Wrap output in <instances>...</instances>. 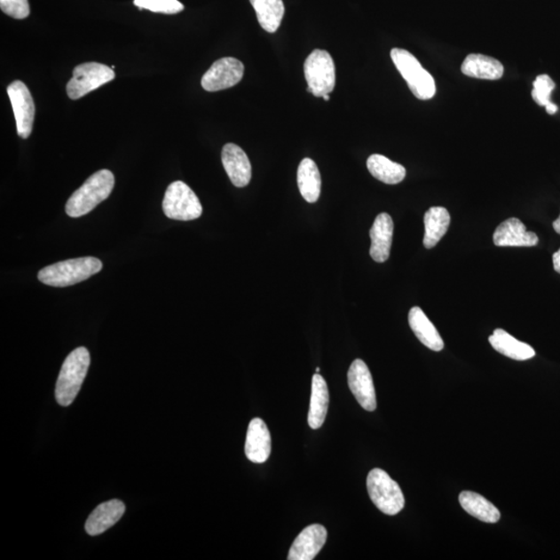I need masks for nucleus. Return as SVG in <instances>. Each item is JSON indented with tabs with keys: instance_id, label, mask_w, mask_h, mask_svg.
<instances>
[{
	"instance_id": "obj_5",
	"label": "nucleus",
	"mask_w": 560,
	"mask_h": 560,
	"mask_svg": "<svg viewBox=\"0 0 560 560\" xmlns=\"http://www.w3.org/2000/svg\"><path fill=\"white\" fill-rule=\"evenodd\" d=\"M367 487L369 498L385 515H398L405 507V497L397 482L383 469L368 473Z\"/></svg>"
},
{
	"instance_id": "obj_28",
	"label": "nucleus",
	"mask_w": 560,
	"mask_h": 560,
	"mask_svg": "<svg viewBox=\"0 0 560 560\" xmlns=\"http://www.w3.org/2000/svg\"><path fill=\"white\" fill-rule=\"evenodd\" d=\"M556 89V83L549 75H540L533 82V90L532 91V99L540 106L546 107L551 103V94Z\"/></svg>"
},
{
	"instance_id": "obj_19",
	"label": "nucleus",
	"mask_w": 560,
	"mask_h": 560,
	"mask_svg": "<svg viewBox=\"0 0 560 560\" xmlns=\"http://www.w3.org/2000/svg\"><path fill=\"white\" fill-rule=\"evenodd\" d=\"M464 75L485 80H498L503 76L504 67L500 60L484 54H469L461 67Z\"/></svg>"
},
{
	"instance_id": "obj_15",
	"label": "nucleus",
	"mask_w": 560,
	"mask_h": 560,
	"mask_svg": "<svg viewBox=\"0 0 560 560\" xmlns=\"http://www.w3.org/2000/svg\"><path fill=\"white\" fill-rule=\"evenodd\" d=\"M493 241L500 248H523L538 245L539 238L532 232H527L526 226L518 218H509L497 227Z\"/></svg>"
},
{
	"instance_id": "obj_12",
	"label": "nucleus",
	"mask_w": 560,
	"mask_h": 560,
	"mask_svg": "<svg viewBox=\"0 0 560 560\" xmlns=\"http://www.w3.org/2000/svg\"><path fill=\"white\" fill-rule=\"evenodd\" d=\"M327 531L319 525L307 526L300 532L288 552V560H312L322 550Z\"/></svg>"
},
{
	"instance_id": "obj_34",
	"label": "nucleus",
	"mask_w": 560,
	"mask_h": 560,
	"mask_svg": "<svg viewBox=\"0 0 560 560\" xmlns=\"http://www.w3.org/2000/svg\"><path fill=\"white\" fill-rule=\"evenodd\" d=\"M316 373H318V374L319 373V367L316 368Z\"/></svg>"
},
{
	"instance_id": "obj_4",
	"label": "nucleus",
	"mask_w": 560,
	"mask_h": 560,
	"mask_svg": "<svg viewBox=\"0 0 560 560\" xmlns=\"http://www.w3.org/2000/svg\"><path fill=\"white\" fill-rule=\"evenodd\" d=\"M393 64L407 83L417 99L430 100L435 96L436 84L432 75L424 70L420 61L405 49L393 48L390 52Z\"/></svg>"
},
{
	"instance_id": "obj_20",
	"label": "nucleus",
	"mask_w": 560,
	"mask_h": 560,
	"mask_svg": "<svg viewBox=\"0 0 560 560\" xmlns=\"http://www.w3.org/2000/svg\"><path fill=\"white\" fill-rule=\"evenodd\" d=\"M329 405V390L327 383L318 373L313 375L312 383V397L309 411L310 427L318 430L323 426L326 415H327Z\"/></svg>"
},
{
	"instance_id": "obj_2",
	"label": "nucleus",
	"mask_w": 560,
	"mask_h": 560,
	"mask_svg": "<svg viewBox=\"0 0 560 560\" xmlns=\"http://www.w3.org/2000/svg\"><path fill=\"white\" fill-rule=\"evenodd\" d=\"M102 262L96 257L85 256L59 262L42 269L38 279L43 284L57 288H65L79 284L99 273Z\"/></svg>"
},
{
	"instance_id": "obj_25",
	"label": "nucleus",
	"mask_w": 560,
	"mask_h": 560,
	"mask_svg": "<svg viewBox=\"0 0 560 560\" xmlns=\"http://www.w3.org/2000/svg\"><path fill=\"white\" fill-rule=\"evenodd\" d=\"M367 166L374 177L385 184L401 183L406 177V169L403 165L393 162L389 158L379 155V154L369 156Z\"/></svg>"
},
{
	"instance_id": "obj_31",
	"label": "nucleus",
	"mask_w": 560,
	"mask_h": 560,
	"mask_svg": "<svg viewBox=\"0 0 560 560\" xmlns=\"http://www.w3.org/2000/svg\"><path fill=\"white\" fill-rule=\"evenodd\" d=\"M545 108L547 110V113L551 115L556 114L558 110V107L556 106V104L552 102L550 104H548V106Z\"/></svg>"
},
{
	"instance_id": "obj_13",
	"label": "nucleus",
	"mask_w": 560,
	"mask_h": 560,
	"mask_svg": "<svg viewBox=\"0 0 560 560\" xmlns=\"http://www.w3.org/2000/svg\"><path fill=\"white\" fill-rule=\"evenodd\" d=\"M221 158L232 183L238 188L248 186L251 180V164L241 147L235 144H226Z\"/></svg>"
},
{
	"instance_id": "obj_3",
	"label": "nucleus",
	"mask_w": 560,
	"mask_h": 560,
	"mask_svg": "<svg viewBox=\"0 0 560 560\" xmlns=\"http://www.w3.org/2000/svg\"><path fill=\"white\" fill-rule=\"evenodd\" d=\"M90 365V352L84 347H79L67 355L55 387V398L60 406L67 407L76 398Z\"/></svg>"
},
{
	"instance_id": "obj_18",
	"label": "nucleus",
	"mask_w": 560,
	"mask_h": 560,
	"mask_svg": "<svg viewBox=\"0 0 560 560\" xmlns=\"http://www.w3.org/2000/svg\"><path fill=\"white\" fill-rule=\"evenodd\" d=\"M409 325L420 342L430 350L440 352L445 348L442 337L421 307H412L409 312Z\"/></svg>"
},
{
	"instance_id": "obj_6",
	"label": "nucleus",
	"mask_w": 560,
	"mask_h": 560,
	"mask_svg": "<svg viewBox=\"0 0 560 560\" xmlns=\"http://www.w3.org/2000/svg\"><path fill=\"white\" fill-rule=\"evenodd\" d=\"M304 75L311 94L318 98L330 94L335 86V66L329 52L313 51L305 60Z\"/></svg>"
},
{
	"instance_id": "obj_11",
	"label": "nucleus",
	"mask_w": 560,
	"mask_h": 560,
	"mask_svg": "<svg viewBox=\"0 0 560 560\" xmlns=\"http://www.w3.org/2000/svg\"><path fill=\"white\" fill-rule=\"evenodd\" d=\"M348 384L357 402L367 411L373 412L377 408L376 391L371 372L365 361L356 359L348 372Z\"/></svg>"
},
{
	"instance_id": "obj_29",
	"label": "nucleus",
	"mask_w": 560,
	"mask_h": 560,
	"mask_svg": "<svg viewBox=\"0 0 560 560\" xmlns=\"http://www.w3.org/2000/svg\"><path fill=\"white\" fill-rule=\"evenodd\" d=\"M0 8L4 14L14 20H26L29 16L28 0H0Z\"/></svg>"
},
{
	"instance_id": "obj_27",
	"label": "nucleus",
	"mask_w": 560,
	"mask_h": 560,
	"mask_svg": "<svg viewBox=\"0 0 560 560\" xmlns=\"http://www.w3.org/2000/svg\"><path fill=\"white\" fill-rule=\"evenodd\" d=\"M134 4L140 10L168 15L177 14L184 10V5L178 0H134Z\"/></svg>"
},
{
	"instance_id": "obj_17",
	"label": "nucleus",
	"mask_w": 560,
	"mask_h": 560,
	"mask_svg": "<svg viewBox=\"0 0 560 560\" xmlns=\"http://www.w3.org/2000/svg\"><path fill=\"white\" fill-rule=\"evenodd\" d=\"M126 507L121 501H110L98 506L85 523V531L90 535H99L113 527L125 514Z\"/></svg>"
},
{
	"instance_id": "obj_1",
	"label": "nucleus",
	"mask_w": 560,
	"mask_h": 560,
	"mask_svg": "<svg viewBox=\"0 0 560 560\" xmlns=\"http://www.w3.org/2000/svg\"><path fill=\"white\" fill-rule=\"evenodd\" d=\"M114 187V176L112 171L102 170L95 172L71 195L66 205L67 214L73 218L89 214L108 199Z\"/></svg>"
},
{
	"instance_id": "obj_8",
	"label": "nucleus",
	"mask_w": 560,
	"mask_h": 560,
	"mask_svg": "<svg viewBox=\"0 0 560 560\" xmlns=\"http://www.w3.org/2000/svg\"><path fill=\"white\" fill-rule=\"evenodd\" d=\"M115 77L113 67L99 63H84L74 69L73 76L67 84L70 99L77 100L100 86L113 82Z\"/></svg>"
},
{
	"instance_id": "obj_7",
	"label": "nucleus",
	"mask_w": 560,
	"mask_h": 560,
	"mask_svg": "<svg viewBox=\"0 0 560 560\" xmlns=\"http://www.w3.org/2000/svg\"><path fill=\"white\" fill-rule=\"evenodd\" d=\"M162 207L166 217L174 220H194L202 214L198 196L182 181L171 183L166 189Z\"/></svg>"
},
{
	"instance_id": "obj_26",
	"label": "nucleus",
	"mask_w": 560,
	"mask_h": 560,
	"mask_svg": "<svg viewBox=\"0 0 560 560\" xmlns=\"http://www.w3.org/2000/svg\"><path fill=\"white\" fill-rule=\"evenodd\" d=\"M254 7L258 23L266 30L273 34L280 28L285 15V4L282 0H250Z\"/></svg>"
},
{
	"instance_id": "obj_23",
	"label": "nucleus",
	"mask_w": 560,
	"mask_h": 560,
	"mask_svg": "<svg viewBox=\"0 0 560 560\" xmlns=\"http://www.w3.org/2000/svg\"><path fill=\"white\" fill-rule=\"evenodd\" d=\"M297 181L303 198L311 204L316 202L321 194L322 180L318 166L313 160L305 158L301 162L298 168Z\"/></svg>"
},
{
	"instance_id": "obj_24",
	"label": "nucleus",
	"mask_w": 560,
	"mask_h": 560,
	"mask_svg": "<svg viewBox=\"0 0 560 560\" xmlns=\"http://www.w3.org/2000/svg\"><path fill=\"white\" fill-rule=\"evenodd\" d=\"M461 507L465 512L485 523H497L501 520V512L485 497L475 492L464 491L459 496Z\"/></svg>"
},
{
	"instance_id": "obj_21",
	"label": "nucleus",
	"mask_w": 560,
	"mask_h": 560,
	"mask_svg": "<svg viewBox=\"0 0 560 560\" xmlns=\"http://www.w3.org/2000/svg\"><path fill=\"white\" fill-rule=\"evenodd\" d=\"M451 224V215L446 208L433 207L424 214V248L430 249L440 242Z\"/></svg>"
},
{
	"instance_id": "obj_14",
	"label": "nucleus",
	"mask_w": 560,
	"mask_h": 560,
	"mask_svg": "<svg viewBox=\"0 0 560 560\" xmlns=\"http://www.w3.org/2000/svg\"><path fill=\"white\" fill-rule=\"evenodd\" d=\"M271 454V435L266 423L261 418H255L248 426L245 442L246 457L252 463H264Z\"/></svg>"
},
{
	"instance_id": "obj_9",
	"label": "nucleus",
	"mask_w": 560,
	"mask_h": 560,
	"mask_svg": "<svg viewBox=\"0 0 560 560\" xmlns=\"http://www.w3.org/2000/svg\"><path fill=\"white\" fill-rule=\"evenodd\" d=\"M8 95L14 110L18 135L28 138L32 134L35 114L32 94L26 84L16 80L8 86Z\"/></svg>"
},
{
	"instance_id": "obj_10",
	"label": "nucleus",
	"mask_w": 560,
	"mask_h": 560,
	"mask_svg": "<svg viewBox=\"0 0 560 560\" xmlns=\"http://www.w3.org/2000/svg\"><path fill=\"white\" fill-rule=\"evenodd\" d=\"M244 75V65L237 59H220L212 65L201 78V86L207 91H218L233 88Z\"/></svg>"
},
{
	"instance_id": "obj_30",
	"label": "nucleus",
	"mask_w": 560,
	"mask_h": 560,
	"mask_svg": "<svg viewBox=\"0 0 560 560\" xmlns=\"http://www.w3.org/2000/svg\"><path fill=\"white\" fill-rule=\"evenodd\" d=\"M553 267L560 274V249L553 255Z\"/></svg>"
},
{
	"instance_id": "obj_32",
	"label": "nucleus",
	"mask_w": 560,
	"mask_h": 560,
	"mask_svg": "<svg viewBox=\"0 0 560 560\" xmlns=\"http://www.w3.org/2000/svg\"><path fill=\"white\" fill-rule=\"evenodd\" d=\"M553 227L554 230H556V232L560 235V215L559 217L556 221H554Z\"/></svg>"
},
{
	"instance_id": "obj_16",
	"label": "nucleus",
	"mask_w": 560,
	"mask_h": 560,
	"mask_svg": "<svg viewBox=\"0 0 560 560\" xmlns=\"http://www.w3.org/2000/svg\"><path fill=\"white\" fill-rule=\"evenodd\" d=\"M372 245L369 249L373 260L384 263L390 258L393 236V221L390 214L381 213L374 221L371 231Z\"/></svg>"
},
{
	"instance_id": "obj_22",
	"label": "nucleus",
	"mask_w": 560,
	"mask_h": 560,
	"mask_svg": "<svg viewBox=\"0 0 560 560\" xmlns=\"http://www.w3.org/2000/svg\"><path fill=\"white\" fill-rule=\"evenodd\" d=\"M489 342L497 352L514 360L525 361L533 359L535 351L529 344L516 340V338L502 329L494 330L489 337Z\"/></svg>"
},
{
	"instance_id": "obj_33",
	"label": "nucleus",
	"mask_w": 560,
	"mask_h": 560,
	"mask_svg": "<svg viewBox=\"0 0 560 560\" xmlns=\"http://www.w3.org/2000/svg\"><path fill=\"white\" fill-rule=\"evenodd\" d=\"M322 98H323V99H324L325 101H329V100H330V96H329V94H326V95H324Z\"/></svg>"
}]
</instances>
